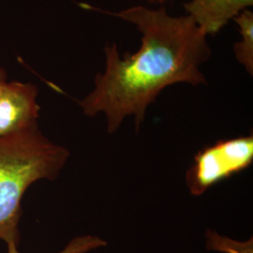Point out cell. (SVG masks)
<instances>
[{
  "label": "cell",
  "mask_w": 253,
  "mask_h": 253,
  "mask_svg": "<svg viewBox=\"0 0 253 253\" xmlns=\"http://www.w3.org/2000/svg\"><path fill=\"white\" fill-rule=\"evenodd\" d=\"M97 10L134 24L142 33L140 50L124 58L116 43L105 46V71L97 75L94 89L80 101L85 116L104 114L109 133L116 132L127 117H133L138 131L148 106L165 87L207 83L200 67L211 50L207 35L190 15L174 17L165 9L143 6L119 12Z\"/></svg>",
  "instance_id": "cell-1"
},
{
  "label": "cell",
  "mask_w": 253,
  "mask_h": 253,
  "mask_svg": "<svg viewBox=\"0 0 253 253\" xmlns=\"http://www.w3.org/2000/svg\"><path fill=\"white\" fill-rule=\"evenodd\" d=\"M70 151L42 134L39 126L0 138V239L20 242L22 200L37 181L54 180L68 162Z\"/></svg>",
  "instance_id": "cell-2"
},
{
  "label": "cell",
  "mask_w": 253,
  "mask_h": 253,
  "mask_svg": "<svg viewBox=\"0 0 253 253\" xmlns=\"http://www.w3.org/2000/svg\"><path fill=\"white\" fill-rule=\"evenodd\" d=\"M253 161V136H240L200 150L186 174L191 195L201 196L211 187L249 168Z\"/></svg>",
  "instance_id": "cell-3"
},
{
  "label": "cell",
  "mask_w": 253,
  "mask_h": 253,
  "mask_svg": "<svg viewBox=\"0 0 253 253\" xmlns=\"http://www.w3.org/2000/svg\"><path fill=\"white\" fill-rule=\"evenodd\" d=\"M38 87L30 83L8 82L0 93V138L39 126Z\"/></svg>",
  "instance_id": "cell-4"
},
{
  "label": "cell",
  "mask_w": 253,
  "mask_h": 253,
  "mask_svg": "<svg viewBox=\"0 0 253 253\" xmlns=\"http://www.w3.org/2000/svg\"><path fill=\"white\" fill-rule=\"evenodd\" d=\"M253 0H191L185 9L208 36L215 34L248 7Z\"/></svg>",
  "instance_id": "cell-5"
},
{
  "label": "cell",
  "mask_w": 253,
  "mask_h": 253,
  "mask_svg": "<svg viewBox=\"0 0 253 253\" xmlns=\"http://www.w3.org/2000/svg\"><path fill=\"white\" fill-rule=\"evenodd\" d=\"M241 33V41L234 45V53L237 61L242 64L247 72L253 73V13L245 9L234 18Z\"/></svg>",
  "instance_id": "cell-6"
},
{
  "label": "cell",
  "mask_w": 253,
  "mask_h": 253,
  "mask_svg": "<svg viewBox=\"0 0 253 253\" xmlns=\"http://www.w3.org/2000/svg\"><path fill=\"white\" fill-rule=\"evenodd\" d=\"M207 249L222 253H253V239L240 242L226 236L218 235L214 231H208Z\"/></svg>",
  "instance_id": "cell-7"
},
{
  "label": "cell",
  "mask_w": 253,
  "mask_h": 253,
  "mask_svg": "<svg viewBox=\"0 0 253 253\" xmlns=\"http://www.w3.org/2000/svg\"><path fill=\"white\" fill-rule=\"evenodd\" d=\"M107 242L96 235H79L72 239L69 244L58 253H87L105 247ZM8 253H21L18 251V245L15 243L7 244Z\"/></svg>",
  "instance_id": "cell-8"
},
{
  "label": "cell",
  "mask_w": 253,
  "mask_h": 253,
  "mask_svg": "<svg viewBox=\"0 0 253 253\" xmlns=\"http://www.w3.org/2000/svg\"><path fill=\"white\" fill-rule=\"evenodd\" d=\"M8 80H7V73L6 71L0 67V93L3 90V88L5 87V85L7 84Z\"/></svg>",
  "instance_id": "cell-9"
},
{
  "label": "cell",
  "mask_w": 253,
  "mask_h": 253,
  "mask_svg": "<svg viewBox=\"0 0 253 253\" xmlns=\"http://www.w3.org/2000/svg\"><path fill=\"white\" fill-rule=\"evenodd\" d=\"M158 1H162V0H158Z\"/></svg>",
  "instance_id": "cell-10"
}]
</instances>
